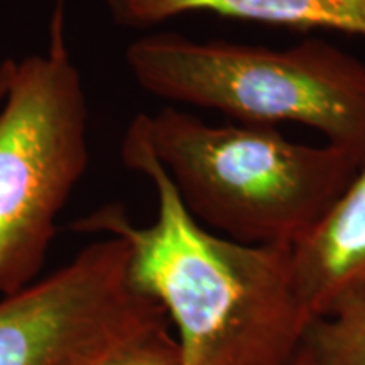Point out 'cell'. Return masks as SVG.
Listing matches in <instances>:
<instances>
[{
    "instance_id": "7c38bea8",
    "label": "cell",
    "mask_w": 365,
    "mask_h": 365,
    "mask_svg": "<svg viewBox=\"0 0 365 365\" xmlns=\"http://www.w3.org/2000/svg\"><path fill=\"white\" fill-rule=\"evenodd\" d=\"M56 2H59V4H65V0H56Z\"/></svg>"
},
{
    "instance_id": "8992f818",
    "label": "cell",
    "mask_w": 365,
    "mask_h": 365,
    "mask_svg": "<svg viewBox=\"0 0 365 365\" xmlns=\"http://www.w3.org/2000/svg\"><path fill=\"white\" fill-rule=\"evenodd\" d=\"M291 254L299 296L313 319L365 284V163Z\"/></svg>"
},
{
    "instance_id": "9c48e42d",
    "label": "cell",
    "mask_w": 365,
    "mask_h": 365,
    "mask_svg": "<svg viewBox=\"0 0 365 365\" xmlns=\"http://www.w3.org/2000/svg\"><path fill=\"white\" fill-rule=\"evenodd\" d=\"M170 327H159L137 336L97 365H181L180 346Z\"/></svg>"
},
{
    "instance_id": "8fae6325",
    "label": "cell",
    "mask_w": 365,
    "mask_h": 365,
    "mask_svg": "<svg viewBox=\"0 0 365 365\" xmlns=\"http://www.w3.org/2000/svg\"><path fill=\"white\" fill-rule=\"evenodd\" d=\"M2 95H4V78L2 75H0V100H2Z\"/></svg>"
},
{
    "instance_id": "30bf717a",
    "label": "cell",
    "mask_w": 365,
    "mask_h": 365,
    "mask_svg": "<svg viewBox=\"0 0 365 365\" xmlns=\"http://www.w3.org/2000/svg\"><path fill=\"white\" fill-rule=\"evenodd\" d=\"M287 365H317V362H314V359L312 357V354L308 352V349L303 344V346H301L299 352L296 354V357L291 360V362L287 364Z\"/></svg>"
},
{
    "instance_id": "5b68a950",
    "label": "cell",
    "mask_w": 365,
    "mask_h": 365,
    "mask_svg": "<svg viewBox=\"0 0 365 365\" xmlns=\"http://www.w3.org/2000/svg\"><path fill=\"white\" fill-rule=\"evenodd\" d=\"M164 325L163 308L132 281L125 242L103 235L58 271L0 296V365H97Z\"/></svg>"
},
{
    "instance_id": "277c9868",
    "label": "cell",
    "mask_w": 365,
    "mask_h": 365,
    "mask_svg": "<svg viewBox=\"0 0 365 365\" xmlns=\"http://www.w3.org/2000/svg\"><path fill=\"white\" fill-rule=\"evenodd\" d=\"M0 296L38 279L56 220L88 166V107L53 14L44 54L0 65Z\"/></svg>"
},
{
    "instance_id": "3957f363",
    "label": "cell",
    "mask_w": 365,
    "mask_h": 365,
    "mask_svg": "<svg viewBox=\"0 0 365 365\" xmlns=\"http://www.w3.org/2000/svg\"><path fill=\"white\" fill-rule=\"evenodd\" d=\"M125 63L154 97L242 125H307L365 163V61L335 44L307 39L276 49L159 33L127 46Z\"/></svg>"
},
{
    "instance_id": "52a82bcc",
    "label": "cell",
    "mask_w": 365,
    "mask_h": 365,
    "mask_svg": "<svg viewBox=\"0 0 365 365\" xmlns=\"http://www.w3.org/2000/svg\"><path fill=\"white\" fill-rule=\"evenodd\" d=\"M115 24L145 29L191 12L365 39V0H107Z\"/></svg>"
},
{
    "instance_id": "ba28073f",
    "label": "cell",
    "mask_w": 365,
    "mask_h": 365,
    "mask_svg": "<svg viewBox=\"0 0 365 365\" xmlns=\"http://www.w3.org/2000/svg\"><path fill=\"white\" fill-rule=\"evenodd\" d=\"M304 346L317 365H365V284L309 323Z\"/></svg>"
},
{
    "instance_id": "6da1fadb",
    "label": "cell",
    "mask_w": 365,
    "mask_h": 365,
    "mask_svg": "<svg viewBox=\"0 0 365 365\" xmlns=\"http://www.w3.org/2000/svg\"><path fill=\"white\" fill-rule=\"evenodd\" d=\"M120 156L154 186L156 220L137 225L107 205L71 227L125 242L132 281L175 328L181 365L289 364L313 322L291 249L237 242L196 220L154 154L144 113L127 127Z\"/></svg>"
},
{
    "instance_id": "7a4b0ae2",
    "label": "cell",
    "mask_w": 365,
    "mask_h": 365,
    "mask_svg": "<svg viewBox=\"0 0 365 365\" xmlns=\"http://www.w3.org/2000/svg\"><path fill=\"white\" fill-rule=\"evenodd\" d=\"M148 130L191 215L244 244L293 249L362 168L328 143H294L274 127L212 125L173 107L148 115Z\"/></svg>"
}]
</instances>
